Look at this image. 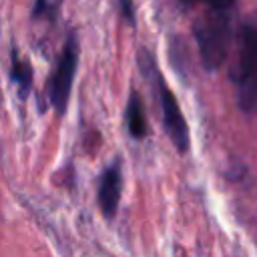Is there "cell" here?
<instances>
[{
    "label": "cell",
    "instance_id": "cell-1",
    "mask_svg": "<svg viewBox=\"0 0 257 257\" xmlns=\"http://www.w3.org/2000/svg\"><path fill=\"white\" fill-rule=\"evenodd\" d=\"M243 112H257V8L243 18L239 30L237 64L231 70Z\"/></svg>",
    "mask_w": 257,
    "mask_h": 257
},
{
    "label": "cell",
    "instance_id": "cell-2",
    "mask_svg": "<svg viewBox=\"0 0 257 257\" xmlns=\"http://www.w3.org/2000/svg\"><path fill=\"white\" fill-rule=\"evenodd\" d=\"M193 34L199 46L201 60L205 68H219L231 48L233 28H231V10H213L207 8L203 16L193 24Z\"/></svg>",
    "mask_w": 257,
    "mask_h": 257
},
{
    "label": "cell",
    "instance_id": "cell-3",
    "mask_svg": "<svg viewBox=\"0 0 257 257\" xmlns=\"http://www.w3.org/2000/svg\"><path fill=\"white\" fill-rule=\"evenodd\" d=\"M76 64H78V40L76 34L70 32L64 48L56 60V68L52 72L50 78V102L54 106V110L58 114L66 112L68 106V98H70V90H72V80H74V72H76Z\"/></svg>",
    "mask_w": 257,
    "mask_h": 257
},
{
    "label": "cell",
    "instance_id": "cell-4",
    "mask_svg": "<svg viewBox=\"0 0 257 257\" xmlns=\"http://www.w3.org/2000/svg\"><path fill=\"white\" fill-rule=\"evenodd\" d=\"M159 82V94H161V110H163V122H165V131L169 135V139L173 141L175 149L179 153H187L189 149V128H187V120L179 108V102L173 94V90L163 82L161 76H157Z\"/></svg>",
    "mask_w": 257,
    "mask_h": 257
},
{
    "label": "cell",
    "instance_id": "cell-5",
    "mask_svg": "<svg viewBox=\"0 0 257 257\" xmlns=\"http://www.w3.org/2000/svg\"><path fill=\"white\" fill-rule=\"evenodd\" d=\"M120 187H122V179H120V167L118 163L110 165L108 169H104L100 183H98V205L104 217H114L116 209H118V201H120Z\"/></svg>",
    "mask_w": 257,
    "mask_h": 257
},
{
    "label": "cell",
    "instance_id": "cell-6",
    "mask_svg": "<svg viewBox=\"0 0 257 257\" xmlns=\"http://www.w3.org/2000/svg\"><path fill=\"white\" fill-rule=\"evenodd\" d=\"M126 124H128V131L135 139H143L149 133L145 106H143V100H141L139 92H131V98H128V104H126Z\"/></svg>",
    "mask_w": 257,
    "mask_h": 257
},
{
    "label": "cell",
    "instance_id": "cell-7",
    "mask_svg": "<svg viewBox=\"0 0 257 257\" xmlns=\"http://www.w3.org/2000/svg\"><path fill=\"white\" fill-rule=\"evenodd\" d=\"M10 80L16 84L20 98H26L32 86V66L26 58H20L16 52H12L10 60Z\"/></svg>",
    "mask_w": 257,
    "mask_h": 257
},
{
    "label": "cell",
    "instance_id": "cell-8",
    "mask_svg": "<svg viewBox=\"0 0 257 257\" xmlns=\"http://www.w3.org/2000/svg\"><path fill=\"white\" fill-rule=\"evenodd\" d=\"M183 6H193V4H205L207 8H213V10H231L235 0H181Z\"/></svg>",
    "mask_w": 257,
    "mask_h": 257
},
{
    "label": "cell",
    "instance_id": "cell-9",
    "mask_svg": "<svg viewBox=\"0 0 257 257\" xmlns=\"http://www.w3.org/2000/svg\"><path fill=\"white\" fill-rule=\"evenodd\" d=\"M118 2H120V12H122L124 20H126L128 24H133V22H135V10H133V0H118Z\"/></svg>",
    "mask_w": 257,
    "mask_h": 257
},
{
    "label": "cell",
    "instance_id": "cell-10",
    "mask_svg": "<svg viewBox=\"0 0 257 257\" xmlns=\"http://www.w3.org/2000/svg\"><path fill=\"white\" fill-rule=\"evenodd\" d=\"M46 14H52V10L48 8V2L46 0H36L34 2V16H46Z\"/></svg>",
    "mask_w": 257,
    "mask_h": 257
}]
</instances>
